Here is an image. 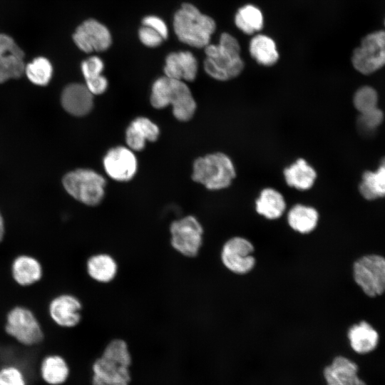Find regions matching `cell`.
Instances as JSON below:
<instances>
[{
  "label": "cell",
  "instance_id": "cell-27",
  "mask_svg": "<svg viewBox=\"0 0 385 385\" xmlns=\"http://www.w3.org/2000/svg\"><path fill=\"white\" fill-rule=\"evenodd\" d=\"M235 23L243 33L251 35L263 27V16L257 7L248 4L237 11Z\"/></svg>",
  "mask_w": 385,
  "mask_h": 385
},
{
  "label": "cell",
  "instance_id": "cell-13",
  "mask_svg": "<svg viewBox=\"0 0 385 385\" xmlns=\"http://www.w3.org/2000/svg\"><path fill=\"white\" fill-rule=\"evenodd\" d=\"M83 304L74 294L64 293L57 295L50 302L48 313L51 319L58 326L72 328L82 319Z\"/></svg>",
  "mask_w": 385,
  "mask_h": 385
},
{
  "label": "cell",
  "instance_id": "cell-38",
  "mask_svg": "<svg viewBox=\"0 0 385 385\" xmlns=\"http://www.w3.org/2000/svg\"><path fill=\"white\" fill-rule=\"evenodd\" d=\"M86 87L93 95H101L105 93L108 86L107 78L102 74L86 80Z\"/></svg>",
  "mask_w": 385,
  "mask_h": 385
},
{
  "label": "cell",
  "instance_id": "cell-33",
  "mask_svg": "<svg viewBox=\"0 0 385 385\" xmlns=\"http://www.w3.org/2000/svg\"><path fill=\"white\" fill-rule=\"evenodd\" d=\"M383 118V112L378 108H376L361 113L358 120V125L361 130L370 131L379 125Z\"/></svg>",
  "mask_w": 385,
  "mask_h": 385
},
{
  "label": "cell",
  "instance_id": "cell-9",
  "mask_svg": "<svg viewBox=\"0 0 385 385\" xmlns=\"http://www.w3.org/2000/svg\"><path fill=\"white\" fill-rule=\"evenodd\" d=\"M356 283L369 297L385 292V258L370 255L357 260L353 267Z\"/></svg>",
  "mask_w": 385,
  "mask_h": 385
},
{
  "label": "cell",
  "instance_id": "cell-42",
  "mask_svg": "<svg viewBox=\"0 0 385 385\" xmlns=\"http://www.w3.org/2000/svg\"><path fill=\"white\" fill-rule=\"evenodd\" d=\"M384 26H385V21H384Z\"/></svg>",
  "mask_w": 385,
  "mask_h": 385
},
{
  "label": "cell",
  "instance_id": "cell-17",
  "mask_svg": "<svg viewBox=\"0 0 385 385\" xmlns=\"http://www.w3.org/2000/svg\"><path fill=\"white\" fill-rule=\"evenodd\" d=\"M118 270L116 259L106 252L92 254L86 262V272L88 276L99 284L112 282L116 278Z\"/></svg>",
  "mask_w": 385,
  "mask_h": 385
},
{
  "label": "cell",
  "instance_id": "cell-4",
  "mask_svg": "<svg viewBox=\"0 0 385 385\" xmlns=\"http://www.w3.org/2000/svg\"><path fill=\"white\" fill-rule=\"evenodd\" d=\"M191 177L193 181L209 190H219L232 184L236 177V170L227 155L215 152L195 160Z\"/></svg>",
  "mask_w": 385,
  "mask_h": 385
},
{
  "label": "cell",
  "instance_id": "cell-8",
  "mask_svg": "<svg viewBox=\"0 0 385 385\" xmlns=\"http://www.w3.org/2000/svg\"><path fill=\"white\" fill-rule=\"evenodd\" d=\"M354 68L370 74L385 66V31H373L365 36L351 56Z\"/></svg>",
  "mask_w": 385,
  "mask_h": 385
},
{
  "label": "cell",
  "instance_id": "cell-18",
  "mask_svg": "<svg viewBox=\"0 0 385 385\" xmlns=\"http://www.w3.org/2000/svg\"><path fill=\"white\" fill-rule=\"evenodd\" d=\"M172 112L179 121L190 120L197 109L196 101L188 86L184 81L172 78L170 105Z\"/></svg>",
  "mask_w": 385,
  "mask_h": 385
},
{
  "label": "cell",
  "instance_id": "cell-32",
  "mask_svg": "<svg viewBox=\"0 0 385 385\" xmlns=\"http://www.w3.org/2000/svg\"><path fill=\"white\" fill-rule=\"evenodd\" d=\"M130 125L138 130L147 141L155 142L159 138V127L148 118L137 117L131 121Z\"/></svg>",
  "mask_w": 385,
  "mask_h": 385
},
{
  "label": "cell",
  "instance_id": "cell-24",
  "mask_svg": "<svg viewBox=\"0 0 385 385\" xmlns=\"http://www.w3.org/2000/svg\"><path fill=\"white\" fill-rule=\"evenodd\" d=\"M348 338L354 351L359 354L371 351L377 346V332L366 322L354 324L348 331Z\"/></svg>",
  "mask_w": 385,
  "mask_h": 385
},
{
  "label": "cell",
  "instance_id": "cell-6",
  "mask_svg": "<svg viewBox=\"0 0 385 385\" xmlns=\"http://www.w3.org/2000/svg\"><path fill=\"white\" fill-rule=\"evenodd\" d=\"M204 227L192 215H188L173 220L169 226L170 244L179 255L196 257L202 247Z\"/></svg>",
  "mask_w": 385,
  "mask_h": 385
},
{
  "label": "cell",
  "instance_id": "cell-2",
  "mask_svg": "<svg viewBox=\"0 0 385 385\" xmlns=\"http://www.w3.org/2000/svg\"><path fill=\"white\" fill-rule=\"evenodd\" d=\"M131 356L125 341L114 339L93 364V385H128Z\"/></svg>",
  "mask_w": 385,
  "mask_h": 385
},
{
  "label": "cell",
  "instance_id": "cell-31",
  "mask_svg": "<svg viewBox=\"0 0 385 385\" xmlns=\"http://www.w3.org/2000/svg\"><path fill=\"white\" fill-rule=\"evenodd\" d=\"M378 95L376 91L368 86L359 88L354 93L353 103L360 113L377 108Z\"/></svg>",
  "mask_w": 385,
  "mask_h": 385
},
{
  "label": "cell",
  "instance_id": "cell-25",
  "mask_svg": "<svg viewBox=\"0 0 385 385\" xmlns=\"http://www.w3.org/2000/svg\"><path fill=\"white\" fill-rule=\"evenodd\" d=\"M249 51L255 61L262 66H273L279 59L275 42L266 35L254 36L250 41Z\"/></svg>",
  "mask_w": 385,
  "mask_h": 385
},
{
  "label": "cell",
  "instance_id": "cell-41",
  "mask_svg": "<svg viewBox=\"0 0 385 385\" xmlns=\"http://www.w3.org/2000/svg\"><path fill=\"white\" fill-rule=\"evenodd\" d=\"M379 165H381V166H383V167L385 168V157H384V158L381 160Z\"/></svg>",
  "mask_w": 385,
  "mask_h": 385
},
{
  "label": "cell",
  "instance_id": "cell-26",
  "mask_svg": "<svg viewBox=\"0 0 385 385\" xmlns=\"http://www.w3.org/2000/svg\"><path fill=\"white\" fill-rule=\"evenodd\" d=\"M359 190L369 200L385 197V168L379 165L374 172L365 171Z\"/></svg>",
  "mask_w": 385,
  "mask_h": 385
},
{
  "label": "cell",
  "instance_id": "cell-23",
  "mask_svg": "<svg viewBox=\"0 0 385 385\" xmlns=\"http://www.w3.org/2000/svg\"><path fill=\"white\" fill-rule=\"evenodd\" d=\"M11 274L14 281L21 286H29L38 282L43 271L41 263L34 257L17 256L11 265Z\"/></svg>",
  "mask_w": 385,
  "mask_h": 385
},
{
  "label": "cell",
  "instance_id": "cell-12",
  "mask_svg": "<svg viewBox=\"0 0 385 385\" xmlns=\"http://www.w3.org/2000/svg\"><path fill=\"white\" fill-rule=\"evenodd\" d=\"M103 164L106 174L118 182L133 179L138 170V160L134 151L126 146L118 145L108 150Z\"/></svg>",
  "mask_w": 385,
  "mask_h": 385
},
{
  "label": "cell",
  "instance_id": "cell-30",
  "mask_svg": "<svg viewBox=\"0 0 385 385\" xmlns=\"http://www.w3.org/2000/svg\"><path fill=\"white\" fill-rule=\"evenodd\" d=\"M172 78L165 76L159 77L153 83L150 97L151 106L163 109L170 105Z\"/></svg>",
  "mask_w": 385,
  "mask_h": 385
},
{
  "label": "cell",
  "instance_id": "cell-39",
  "mask_svg": "<svg viewBox=\"0 0 385 385\" xmlns=\"http://www.w3.org/2000/svg\"><path fill=\"white\" fill-rule=\"evenodd\" d=\"M142 24L152 28L165 40L168 36V30L165 21L160 17L156 16H147L142 20Z\"/></svg>",
  "mask_w": 385,
  "mask_h": 385
},
{
  "label": "cell",
  "instance_id": "cell-11",
  "mask_svg": "<svg viewBox=\"0 0 385 385\" xmlns=\"http://www.w3.org/2000/svg\"><path fill=\"white\" fill-rule=\"evenodd\" d=\"M73 39L77 47L85 53L104 51L112 43L108 29L93 19H87L79 25Z\"/></svg>",
  "mask_w": 385,
  "mask_h": 385
},
{
  "label": "cell",
  "instance_id": "cell-35",
  "mask_svg": "<svg viewBox=\"0 0 385 385\" xmlns=\"http://www.w3.org/2000/svg\"><path fill=\"white\" fill-rule=\"evenodd\" d=\"M138 37L143 44L150 48L159 46L164 41L159 33L143 25L138 30Z\"/></svg>",
  "mask_w": 385,
  "mask_h": 385
},
{
  "label": "cell",
  "instance_id": "cell-22",
  "mask_svg": "<svg viewBox=\"0 0 385 385\" xmlns=\"http://www.w3.org/2000/svg\"><path fill=\"white\" fill-rule=\"evenodd\" d=\"M283 173L286 183L301 191L311 189L317 177L314 168L304 158L297 159Z\"/></svg>",
  "mask_w": 385,
  "mask_h": 385
},
{
  "label": "cell",
  "instance_id": "cell-34",
  "mask_svg": "<svg viewBox=\"0 0 385 385\" xmlns=\"http://www.w3.org/2000/svg\"><path fill=\"white\" fill-rule=\"evenodd\" d=\"M81 71L85 80L101 74L104 68L103 61L98 56H91L81 63Z\"/></svg>",
  "mask_w": 385,
  "mask_h": 385
},
{
  "label": "cell",
  "instance_id": "cell-20",
  "mask_svg": "<svg viewBox=\"0 0 385 385\" xmlns=\"http://www.w3.org/2000/svg\"><path fill=\"white\" fill-rule=\"evenodd\" d=\"M319 221L318 210L309 205L296 204L287 214L289 228L300 235H309L317 227Z\"/></svg>",
  "mask_w": 385,
  "mask_h": 385
},
{
  "label": "cell",
  "instance_id": "cell-10",
  "mask_svg": "<svg viewBox=\"0 0 385 385\" xmlns=\"http://www.w3.org/2000/svg\"><path fill=\"white\" fill-rule=\"evenodd\" d=\"M5 330L22 344L32 346L39 344L43 333L37 318L28 308L16 306L7 314Z\"/></svg>",
  "mask_w": 385,
  "mask_h": 385
},
{
  "label": "cell",
  "instance_id": "cell-3",
  "mask_svg": "<svg viewBox=\"0 0 385 385\" xmlns=\"http://www.w3.org/2000/svg\"><path fill=\"white\" fill-rule=\"evenodd\" d=\"M215 29L214 19L190 3L183 4L173 16L175 35L181 42L192 47H206Z\"/></svg>",
  "mask_w": 385,
  "mask_h": 385
},
{
  "label": "cell",
  "instance_id": "cell-37",
  "mask_svg": "<svg viewBox=\"0 0 385 385\" xmlns=\"http://www.w3.org/2000/svg\"><path fill=\"white\" fill-rule=\"evenodd\" d=\"M0 385H25V381L19 370L11 366L0 371Z\"/></svg>",
  "mask_w": 385,
  "mask_h": 385
},
{
  "label": "cell",
  "instance_id": "cell-29",
  "mask_svg": "<svg viewBox=\"0 0 385 385\" xmlns=\"http://www.w3.org/2000/svg\"><path fill=\"white\" fill-rule=\"evenodd\" d=\"M52 66L44 57H37L25 66L24 72L27 78L33 83L45 86L52 76Z\"/></svg>",
  "mask_w": 385,
  "mask_h": 385
},
{
  "label": "cell",
  "instance_id": "cell-7",
  "mask_svg": "<svg viewBox=\"0 0 385 385\" xmlns=\"http://www.w3.org/2000/svg\"><path fill=\"white\" fill-rule=\"evenodd\" d=\"M254 244L243 236L227 239L220 250V260L230 272L245 275L251 272L256 265Z\"/></svg>",
  "mask_w": 385,
  "mask_h": 385
},
{
  "label": "cell",
  "instance_id": "cell-40",
  "mask_svg": "<svg viewBox=\"0 0 385 385\" xmlns=\"http://www.w3.org/2000/svg\"><path fill=\"white\" fill-rule=\"evenodd\" d=\"M5 234V225L3 217L0 212V243L4 239Z\"/></svg>",
  "mask_w": 385,
  "mask_h": 385
},
{
  "label": "cell",
  "instance_id": "cell-14",
  "mask_svg": "<svg viewBox=\"0 0 385 385\" xmlns=\"http://www.w3.org/2000/svg\"><path fill=\"white\" fill-rule=\"evenodd\" d=\"M24 53L9 35L0 34V83L21 76Z\"/></svg>",
  "mask_w": 385,
  "mask_h": 385
},
{
  "label": "cell",
  "instance_id": "cell-16",
  "mask_svg": "<svg viewBox=\"0 0 385 385\" xmlns=\"http://www.w3.org/2000/svg\"><path fill=\"white\" fill-rule=\"evenodd\" d=\"M198 70L197 61L190 51L172 52L165 58V76L185 81H193Z\"/></svg>",
  "mask_w": 385,
  "mask_h": 385
},
{
  "label": "cell",
  "instance_id": "cell-1",
  "mask_svg": "<svg viewBox=\"0 0 385 385\" xmlns=\"http://www.w3.org/2000/svg\"><path fill=\"white\" fill-rule=\"evenodd\" d=\"M240 51L237 40L228 33H222L217 44H208L205 47V71L211 78L220 81L237 77L245 67Z\"/></svg>",
  "mask_w": 385,
  "mask_h": 385
},
{
  "label": "cell",
  "instance_id": "cell-21",
  "mask_svg": "<svg viewBox=\"0 0 385 385\" xmlns=\"http://www.w3.org/2000/svg\"><path fill=\"white\" fill-rule=\"evenodd\" d=\"M256 212L268 220L282 217L286 211L287 204L282 194L272 188H266L260 192L255 200Z\"/></svg>",
  "mask_w": 385,
  "mask_h": 385
},
{
  "label": "cell",
  "instance_id": "cell-5",
  "mask_svg": "<svg viewBox=\"0 0 385 385\" xmlns=\"http://www.w3.org/2000/svg\"><path fill=\"white\" fill-rule=\"evenodd\" d=\"M63 185L73 199L85 205L95 207L104 199L106 181L93 170L78 168L64 175Z\"/></svg>",
  "mask_w": 385,
  "mask_h": 385
},
{
  "label": "cell",
  "instance_id": "cell-15",
  "mask_svg": "<svg viewBox=\"0 0 385 385\" xmlns=\"http://www.w3.org/2000/svg\"><path fill=\"white\" fill-rule=\"evenodd\" d=\"M61 103L70 114L81 117L88 114L93 107V95L85 84L73 83L62 91Z\"/></svg>",
  "mask_w": 385,
  "mask_h": 385
},
{
  "label": "cell",
  "instance_id": "cell-36",
  "mask_svg": "<svg viewBox=\"0 0 385 385\" xmlns=\"http://www.w3.org/2000/svg\"><path fill=\"white\" fill-rule=\"evenodd\" d=\"M125 142L127 147L133 151H141L145 148L147 140L130 124L125 130Z\"/></svg>",
  "mask_w": 385,
  "mask_h": 385
},
{
  "label": "cell",
  "instance_id": "cell-28",
  "mask_svg": "<svg viewBox=\"0 0 385 385\" xmlns=\"http://www.w3.org/2000/svg\"><path fill=\"white\" fill-rule=\"evenodd\" d=\"M41 375L44 381L50 384H61L68 377V367L62 357L49 356L42 363Z\"/></svg>",
  "mask_w": 385,
  "mask_h": 385
},
{
  "label": "cell",
  "instance_id": "cell-19",
  "mask_svg": "<svg viewBox=\"0 0 385 385\" xmlns=\"http://www.w3.org/2000/svg\"><path fill=\"white\" fill-rule=\"evenodd\" d=\"M357 365L344 356H337L324 370L327 385H366L357 375Z\"/></svg>",
  "mask_w": 385,
  "mask_h": 385
}]
</instances>
